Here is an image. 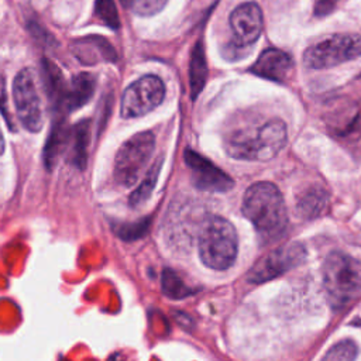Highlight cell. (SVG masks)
Returning <instances> with one entry per match:
<instances>
[{"mask_svg":"<svg viewBox=\"0 0 361 361\" xmlns=\"http://www.w3.org/2000/svg\"><path fill=\"white\" fill-rule=\"evenodd\" d=\"M329 195L320 185H309L296 195L295 212L303 220L319 217L327 207Z\"/></svg>","mask_w":361,"mask_h":361,"instance_id":"9a60e30c","label":"cell"},{"mask_svg":"<svg viewBox=\"0 0 361 361\" xmlns=\"http://www.w3.org/2000/svg\"><path fill=\"white\" fill-rule=\"evenodd\" d=\"M162 292L172 299H182L189 296L193 290L180 279L178 274H175L171 269H165L162 272Z\"/></svg>","mask_w":361,"mask_h":361,"instance_id":"ffe728a7","label":"cell"},{"mask_svg":"<svg viewBox=\"0 0 361 361\" xmlns=\"http://www.w3.org/2000/svg\"><path fill=\"white\" fill-rule=\"evenodd\" d=\"M13 97L17 117L23 127L31 133H38L44 124V113L32 69L24 68L16 75L13 82Z\"/></svg>","mask_w":361,"mask_h":361,"instance_id":"52a82bcc","label":"cell"},{"mask_svg":"<svg viewBox=\"0 0 361 361\" xmlns=\"http://www.w3.org/2000/svg\"><path fill=\"white\" fill-rule=\"evenodd\" d=\"M228 23L233 34L230 48L240 51L252 47L264 28L262 10L255 1H244L231 11Z\"/></svg>","mask_w":361,"mask_h":361,"instance_id":"30bf717a","label":"cell"},{"mask_svg":"<svg viewBox=\"0 0 361 361\" xmlns=\"http://www.w3.org/2000/svg\"><path fill=\"white\" fill-rule=\"evenodd\" d=\"M4 152V138H3V133H1V128H0V157L1 154Z\"/></svg>","mask_w":361,"mask_h":361,"instance_id":"f1b7e54d","label":"cell"},{"mask_svg":"<svg viewBox=\"0 0 361 361\" xmlns=\"http://www.w3.org/2000/svg\"><path fill=\"white\" fill-rule=\"evenodd\" d=\"M361 56V35L354 32L333 34L303 52V65L309 69H327Z\"/></svg>","mask_w":361,"mask_h":361,"instance_id":"5b68a950","label":"cell"},{"mask_svg":"<svg viewBox=\"0 0 361 361\" xmlns=\"http://www.w3.org/2000/svg\"><path fill=\"white\" fill-rule=\"evenodd\" d=\"M165 97V85L155 75H145L134 80L123 93L121 116L134 118L157 109Z\"/></svg>","mask_w":361,"mask_h":361,"instance_id":"9c48e42d","label":"cell"},{"mask_svg":"<svg viewBox=\"0 0 361 361\" xmlns=\"http://www.w3.org/2000/svg\"><path fill=\"white\" fill-rule=\"evenodd\" d=\"M241 212L262 243L278 240L288 226L285 199L278 186L267 180L255 182L244 192Z\"/></svg>","mask_w":361,"mask_h":361,"instance_id":"7a4b0ae2","label":"cell"},{"mask_svg":"<svg viewBox=\"0 0 361 361\" xmlns=\"http://www.w3.org/2000/svg\"><path fill=\"white\" fill-rule=\"evenodd\" d=\"M288 128L279 117H241L224 134L226 152L240 161L264 162L286 145Z\"/></svg>","mask_w":361,"mask_h":361,"instance_id":"6da1fadb","label":"cell"},{"mask_svg":"<svg viewBox=\"0 0 361 361\" xmlns=\"http://www.w3.org/2000/svg\"><path fill=\"white\" fill-rule=\"evenodd\" d=\"M96 89V78L89 72H80L72 78L68 85L66 111H72L85 106L93 96Z\"/></svg>","mask_w":361,"mask_h":361,"instance_id":"2e32d148","label":"cell"},{"mask_svg":"<svg viewBox=\"0 0 361 361\" xmlns=\"http://www.w3.org/2000/svg\"><path fill=\"white\" fill-rule=\"evenodd\" d=\"M159 166H161V161H158V162L154 165V168H151V169L148 171V173L145 175V178H144V180L141 182L140 188H138V189L133 193V196H131V203H133V204H138V203H141L142 200H145V199L149 196V193H151L152 189H154V185H155V180H157V176H158Z\"/></svg>","mask_w":361,"mask_h":361,"instance_id":"cb8c5ba5","label":"cell"},{"mask_svg":"<svg viewBox=\"0 0 361 361\" xmlns=\"http://www.w3.org/2000/svg\"><path fill=\"white\" fill-rule=\"evenodd\" d=\"M71 51L83 65H94L99 62H116L117 52L110 41L102 35H87L76 38L71 42Z\"/></svg>","mask_w":361,"mask_h":361,"instance_id":"4fadbf2b","label":"cell"},{"mask_svg":"<svg viewBox=\"0 0 361 361\" xmlns=\"http://www.w3.org/2000/svg\"><path fill=\"white\" fill-rule=\"evenodd\" d=\"M42 80L52 109L56 114L66 113L68 83L58 65L49 59H42Z\"/></svg>","mask_w":361,"mask_h":361,"instance_id":"5bb4252c","label":"cell"},{"mask_svg":"<svg viewBox=\"0 0 361 361\" xmlns=\"http://www.w3.org/2000/svg\"><path fill=\"white\" fill-rule=\"evenodd\" d=\"M68 137L69 135H68L65 118L62 114H59V117L54 120V124L49 131V135H48V140L45 144V149H44V158H45V164L48 168L52 166L54 162L56 161L59 152L68 142Z\"/></svg>","mask_w":361,"mask_h":361,"instance_id":"ac0fdd59","label":"cell"},{"mask_svg":"<svg viewBox=\"0 0 361 361\" xmlns=\"http://www.w3.org/2000/svg\"><path fill=\"white\" fill-rule=\"evenodd\" d=\"M250 71L259 78L282 83L290 76L293 61L290 55L282 49L267 48L261 52Z\"/></svg>","mask_w":361,"mask_h":361,"instance_id":"7c38bea8","label":"cell"},{"mask_svg":"<svg viewBox=\"0 0 361 361\" xmlns=\"http://www.w3.org/2000/svg\"><path fill=\"white\" fill-rule=\"evenodd\" d=\"M168 0H120V3L138 16H152L161 11Z\"/></svg>","mask_w":361,"mask_h":361,"instance_id":"603a6c76","label":"cell"},{"mask_svg":"<svg viewBox=\"0 0 361 361\" xmlns=\"http://www.w3.org/2000/svg\"><path fill=\"white\" fill-rule=\"evenodd\" d=\"M147 228V224H144L142 221L141 223H138V224H127V226H124L123 228H120L117 233L123 237V238H126V240H133V238H137V237H140L141 235V233L144 231Z\"/></svg>","mask_w":361,"mask_h":361,"instance_id":"83f0119b","label":"cell"},{"mask_svg":"<svg viewBox=\"0 0 361 361\" xmlns=\"http://www.w3.org/2000/svg\"><path fill=\"white\" fill-rule=\"evenodd\" d=\"M358 347L355 341L345 338L331 345L320 361H355Z\"/></svg>","mask_w":361,"mask_h":361,"instance_id":"44dd1931","label":"cell"},{"mask_svg":"<svg viewBox=\"0 0 361 361\" xmlns=\"http://www.w3.org/2000/svg\"><path fill=\"white\" fill-rule=\"evenodd\" d=\"M322 281L331 309L345 310L361 298V261L333 251L323 262Z\"/></svg>","mask_w":361,"mask_h":361,"instance_id":"3957f363","label":"cell"},{"mask_svg":"<svg viewBox=\"0 0 361 361\" xmlns=\"http://www.w3.org/2000/svg\"><path fill=\"white\" fill-rule=\"evenodd\" d=\"M197 250L202 262L214 271L228 269L238 252V237L234 226L224 217H207L197 235Z\"/></svg>","mask_w":361,"mask_h":361,"instance_id":"277c9868","label":"cell"},{"mask_svg":"<svg viewBox=\"0 0 361 361\" xmlns=\"http://www.w3.org/2000/svg\"><path fill=\"white\" fill-rule=\"evenodd\" d=\"M94 14L102 20L107 27L117 30L120 27V17L114 0H96Z\"/></svg>","mask_w":361,"mask_h":361,"instance_id":"7402d4cb","label":"cell"},{"mask_svg":"<svg viewBox=\"0 0 361 361\" xmlns=\"http://www.w3.org/2000/svg\"><path fill=\"white\" fill-rule=\"evenodd\" d=\"M305 259L306 248L303 244L288 243L279 245L254 264L247 274V279L251 283H264L272 281L299 267Z\"/></svg>","mask_w":361,"mask_h":361,"instance_id":"ba28073f","label":"cell"},{"mask_svg":"<svg viewBox=\"0 0 361 361\" xmlns=\"http://www.w3.org/2000/svg\"><path fill=\"white\" fill-rule=\"evenodd\" d=\"M338 3L340 0H316L313 13L316 17H326L336 10Z\"/></svg>","mask_w":361,"mask_h":361,"instance_id":"d4e9b609","label":"cell"},{"mask_svg":"<svg viewBox=\"0 0 361 361\" xmlns=\"http://www.w3.org/2000/svg\"><path fill=\"white\" fill-rule=\"evenodd\" d=\"M90 137V121L82 120L72 128V148L71 155L75 165L83 168L86 165V151Z\"/></svg>","mask_w":361,"mask_h":361,"instance_id":"d6986e66","label":"cell"},{"mask_svg":"<svg viewBox=\"0 0 361 361\" xmlns=\"http://www.w3.org/2000/svg\"><path fill=\"white\" fill-rule=\"evenodd\" d=\"M28 30H30V32H31V35L38 41V42H41V44H55V41H54V37L48 32V31H45L39 24H37V23H32V21H30V24H28Z\"/></svg>","mask_w":361,"mask_h":361,"instance_id":"484cf974","label":"cell"},{"mask_svg":"<svg viewBox=\"0 0 361 361\" xmlns=\"http://www.w3.org/2000/svg\"><path fill=\"white\" fill-rule=\"evenodd\" d=\"M154 148L155 135L151 131L137 133L124 141L114 158L116 180L124 188L134 186L149 162Z\"/></svg>","mask_w":361,"mask_h":361,"instance_id":"8992f818","label":"cell"},{"mask_svg":"<svg viewBox=\"0 0 361 361\" xmlns=\"http://www.w3.org/2000/svg\"><path fill=\"white\" fill-rule=\"evenodd\" d=\"M183 158L192 172V182L197 189L216 193L233 189L234 180L228 176V173H226L199 152L186 149Z\"/></svg>","mask_w":361,"mask_h":361,"instance_id":"8fae6325","label":"cell"},{"mask_svg":"<svg viewBox=\"0 0 361 361\" xmlns=\"http://www.w3.org/2000/svg\"><path fill=\"white\" fill-rule=\"evenodd\" d=\"M0 111L3 114V117L7 121V126L13 130V120L11 116L8 113V106H7V94H6V79L4 76L0 73Z\"/></svg>","mask_w":361,"mask_h":361,"instance_id":"4316f807","label":"cell"},{"mask_svg":"<svg viewBox=\"0 0 361 361\" xmlns=\"http://www.w3.org/2000/svg\"><path fill=\"white\" fill-rule=\"evenodd\" d=\"M207 75H209V68H207L204 45L202 39H199L193 45V49L190 52V61H189V86H190L192 99H196L203 90L207 80Z\"/></svg>","mask_w":361,"mask_h":361,"instance_id":"e0dca14e","label":"cell"}]
</instances>
